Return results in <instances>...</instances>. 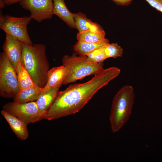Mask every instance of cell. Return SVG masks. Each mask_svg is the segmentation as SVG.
Instances as JSON below:
<instances>
[{
	"label": "cell",
	"instance_id": "1",
	"mask_svg": "<svg viewBox=\"0 0 162 162\" xmlns=\"http://www.w3.org/2000/svg\"><path fill=\"white\" fill-rule=\"evenodd\" d=\"M120 73V69L116 67L104 69L87 82L70 85L65 90L59 91L43 119L50 121L79 112L98 90Z\"/></svg>",
	"mask_w": 162,
	"mask_h": 162
},
{
	"label": "cell",
	"instance_id": "2",
	"mask_svg": "<svg viewBox=\"0 0 162 162\" xmlns=\"http://www.w3.org/2000/svg\"><path fill=\"white\" fill-rule=\"evenodd\" d=\"M21 62L37 86L44 88L47 81L50 64L44 44L23 43Z\"/></svg>",
	"mask_w": 162,
	"mask_h": 162
},
{
	"label": "cell",
	"instance_id": "3",
	"mask_svg": "<svg viewBox=\"0 0 162 162\" xmlns=\"http://www.w3.org/2000/svg\"><path fill=\"white\" fill-rule=\"evenodd\" d=\"M135 98L134 88L129 85L124 86L115 94L109 116L110 127L113 133L120 130L129 119Z\"/></svg>",
	"mask_w": 162,
	"mask_h": 162
},
{
	"label": "cell",
	"instance_id": "4",
	"mask_svg": "<svg viewBox=\"0 0 162 162\" xmlns=\"http://www.w3.org/2000/svg\"><path fill=\"white\" fill-rule=\"evenodd\" d=\"M73 53L71 56L65 55L62 62L68 73L63 84L66 85L81 79L85 77L95 75L104 69L103 62L94 63L88 60L86 56Z\"/></svg>",
	"mask_w": 162,
	"mask_h": 162
},
{
	"label": "cell",
	"instance_id": "5",
	"mask_svg": "<svg viewBox=\"0 0 162 162\" xmlns=\"http://www.w3.org/2000/svg\"><path fill=\"white\" fill-rule=\"evenodd\" d=\"M20 90L16 69L3 51L0 54V95L14 98Z\"/></svg>",
	"mask_w": 162,
	"mask_h": 162
},
{
	"label": "cell",
	"instance_id": "6",
	"mask_svg": "<svg viewBox=\"0 0 162 162\" xmlns=\"http://www.w3.org/2000/svg\"><path fill=\"white\" fill-rule=\"evenodd\" d=\"M32 19L30 16L15 17L9 15L0 16V28L23 43L32 44L27 31V26Z\"/></svg>",
	"mask_w": 162,
	"mask_h": 162
},
{
	"label": "cell",
	"instance_id": "7",
	"mask_svg": "<svg viewBox=\"0 0 162 162\" xmlns=\"http://www.w3.org/2000/svg\"><path fill=\"white\" fill-rule=\"evenodd\" d=\"M3 110L22 121L26 125L37 122L38 109L36 101L19 103L14 101L5 104Z\"/></svg>",
	"mask_w": 162,
	"mask_h": 162
},
{
	"label": "cell",
	"instance_id": "8",
	"mask_svg": "<svg viewBox=\"0 0 162 162\" xmlns=\"http://www.w3.org/2000/svg\"><path fill=\"white\" fill-rule=\"evenodd\" d=\"M20 4L29 11L32 19L38 22L50 19L53 15V0H22Z\"/></svg>",
	"mask_w": 162,
	"mask_h": 162
},
{
	"label": "cell",
	"instance_id": "9",
	"mask_svg": "<svg viewBox=\"0 0 162 162\" xmlns=\"http://www.w3.org/2000/svg\"><path fill=\"white\" fill-rule=\"evenodd\" d=\"M23 43L13 36L6 34L2 48L14 67L21 61Z\"/></svg>",
	"mask_w": 162,
	"mask_h": 162
},
{
	"label": "cell",
	"instance_id": "10",
	"mask_svg": "<svg viewBox=\"0 0 162 162\" xmlns=\"http://www.w3.org/2000/svg\"><path fill=\"white\" fill-rule=\"evenodd\" d=\"M62 85H56L48 90L42 92L36 101L38 109L37 122L43 119V117L52 104Z\"/></svg>",
	"mask_w": 162,
	"mask_h": 162
},
{
	"label": "cell",
	"instance_id": "11",
	"mask_svg": "<svg viewBox=\"0 0 162 162\" xmlns=\"http://www.w3.org/2000/svg\"><path fill=\"white\" fill-rule=\"evenodd\" d=\"M1 113L18 138L21 140L28 138V132L27 125L22 121L3 110Z\"/></svg>",
	"mask_w": 162,
	"mask_h": 162
},
{
	"label": "cell",
	"instance_id": "12",
	"mask_svg": "<svg viewBox=\"0 0 162 162\" xmlns=\"http://www.w3.org/2000/svg\"><path fill=\"white\" fill-rule=\"evenodd\" d=\"M67 73V69L63 65L50 69L47 73V82L43 88L42 92L46 91L56 85L63 84Z\"/></svg>",
	"mask_w": 162,
	"mask_h": 162
},
{
	"label": "cell",
	"instance_id": "13",
	"mask_svg": "<svg viewBox=\"0 0 162 162\" xmlns=\"http://www.w3.org/2000/svg\"><path fill=\"white\" fill-rule=\"evenodd\" d=\"M53 15L58 16L69 26L76 28L73 15L67 8L64 0H53Z\"/></svg>",
	"mask_w": 162,
	"mask_h": 162
},
{
	"label": "cell",
	"instance_id": "14",
	"mask_svg": "<svg viewBox=\"0 0 162 162\" xmlns=\"http://www.w3.org/2000/svg\"><path fill=\"white\" fill-rule=\"evenodd\" d=\"M76 28L79 32L87 31L100 32L104 30L98 24L93 22L81 12L73 13Z\"/></svg>",
	"mask_w": 162,
	"mask_h": 162
},
{
	"label": "cell",
	"instance_id": "15",
	"mask_svg": "<svg viewBox=\"0 0 162 162\" xmlns=\"http://www.w3.org/2000/svg\"><path fill=\"white\" fill-rule=\"evenodd\" d=\"M42 91L43 88L37 86L20 90L13 98V101L19 103L36 101Z\"/></svg>",
	"mask_w": 162,
	"mask_h": 162
},
{
	"label": "cell",
	"instance_id": "16",
	"mask_svg": "<svg viewBox=\"0 0 162 162\" xmlns=\"http://www.w3.org/2000/svg\"><path fill=\"white\" fill-rule=\"evenodd\" d=\"M15 69L20 90L37 86L33 82L29 73L21 62L17 64Z\"/></svg>",
	"mask_w": 162,
	"mask_h": 162
},
{
	"label": "cell",
	"instance_id": "17",
	"mask_svg": "<svg viewBox=\"0 0 162 162\" xmlns=\"http://www.w3.org/2000/svg\"><path fill=\"white\" fill-rule=\"evenodd\" d=\"M109 43L106 38L103 41L97 43L87 42L78 40L74 46V51L79 55L87 56L94 50Z\"/></svg>",
	"mask_w": 162,
	"mask_h": 162
},
{
	"label": "cell",
	"instance_id": "18",
	"mask_svg": "<svg viewBox=\"0 0 162 162\" xmlns=\"http://www.w3.org/2000/svg\"><path fill=\"white\" fill-rule=\"evenodd\" d=\"M105 32L104 30L100 32L87 31L79 32L76 36L78 41L97 43L101 42L106 38Z\"/></svg>",
	"mask_w": 162,
	"mask_h": 162
},
{
	"label": "cell",
	"instance_id": "19",
	"mask_svg": "<svg viewBox=\"0 0 162 162\" xmlns=\"http://www.w3.org/2000/svg\"><path fill=\"white\" fill-rule=\"evenodd\" d=\"M103 50L107 58H116L122 56L123 49L117 43H108L103 46Z\"/></svg>",
	"mask_w": 162,
	"mask_h": 162
},
{
	"label": "cell",
	"instance_id": "20",
	"mask_svg": "<svg viewBox=\"0 0 162 162\" xmlns=\"http://www.w3.org/2000/svg\"><path fill=\"white\" fill-rule=\"evenodd\" d=\"M104 46L94 50L88 54L86 56L88 61L92 63H100L103 62L107 59L103 50Z\"/></svg>",
	"mask_w": 162,
	"mask_h": 162
},
{
	"label": "cell",
	"instance_id": "21",
	"mask_svg": "<svg viewBox=\"0 0 162 162\" xmlns=\"http://www.w3.org/2000/svg\"><path fill=\"white\" fill-rule=\"evenodd\" d=\"M152 7L162 14V0H145Z\"/></svg>",
	"mask_w": 162,
	"mask_h": 162
},
{
	"label": "cell",
	"instance_id": "22",
	"mask_svg": "<svg viewBox=\"0 0 162 162\" xmlns=\"http://www.w3.org/2000/svg\"><path fill=\"white\" fill-rule=\"evenodd\" d=\"M116 4L121 6H128L132 2L133 0H111Z\"/></svg>",
	"mask_w": 162,
	"mask_h": 162
},
{
	"label": "cell",
	"instance_id": "23",
	"mask_svg": "<svg viewBox=\"0 0 162 162\" xmlns=\"http://www.w3.org/2000/svg\"><path fill=\"white\" fill-rule=\"evenodd\" d=\"M6 5L9 6L18 2H20L22 0H3Z\"/></svg>",
	"mask_w": 162,
	"mask_h": 162
},
{
	"label": "cell",
	"instance_id": "24",
	"mask_svg": "<svg viewBox=\"0 0 162 162\" xmlns=\"http://www.w3.org/2000/svg\"><path fill=\"white\" fill-rule=\"evenodd\" d=\"M6 5L5 4L3 0H0V8L1 9L4 8Z\"/></svg>",
	"mask_w": 162,
	"mask_h": 162
}]
</instances>
